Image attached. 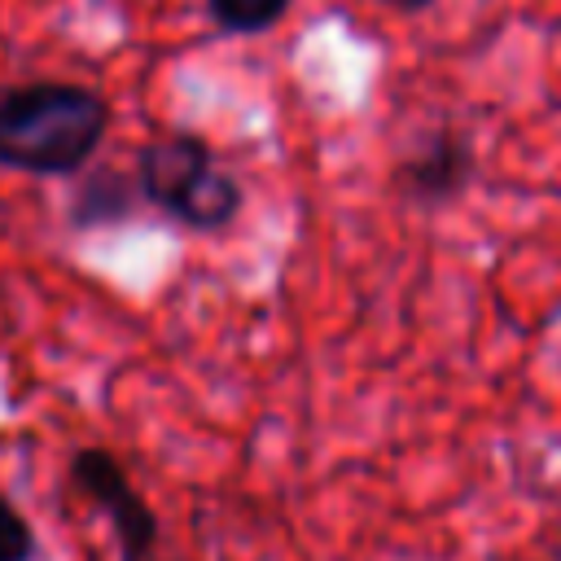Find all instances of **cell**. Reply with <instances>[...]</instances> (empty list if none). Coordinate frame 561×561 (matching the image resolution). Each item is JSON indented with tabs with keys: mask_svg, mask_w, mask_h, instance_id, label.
Here are the masks:
<instances>
[{
	"mask_svg": "<svg viewBox=\"0 0 561 561\" xmlns=\"http://www.w3.org/2000/svg\"><path fill=\"white\" fill-rule=\"evenodd\" d=\"M110 105L83 83H22L0 96V167L70 175L105 140Z\"/></svg>",
	"mask_w": 561,
	"mask_h": 561,
	"instance_id": "obj_1",
	"label": "cell"
},
{
	"mask_svg": "<svg viewBox=\"0 0 561 561\" xmlns=\"http://www.w3.org/2000/svg\"><path fill=\"white\" fill-rule=\"evenodd\" d=\"M136 188L149 206L193 232L228 228L241 210V184L215 162L210 145L193 131H171L136 153Z\"/></svg>",
	"mask_w": 561,
	"mask_h": 561,
	"instance_id": "obj_2",
	"label": "cell"
},
{
	"mask_svg": "<svg viewBox=\"0 0 561 561\" xmlns=\"http://www.w3.org/2000/svg\"><path fill=\"white\" fill-rule=\"evenodd\" d=\"M70 486L110 522L123 561H149L158 543V517L145 504V495L131 486L114 451L105 447H79L70 456Z\"/></svg>",
	"mask_w": 561,
	"mask_h": 561,
	"instance_id": "obj_3",
	"label": "cell"
},
{
	"mask_svg": "<svg viewBox=\"0 0 561 561\" xmlns=\"http://www.w3.org/2000/svg\"><path fill=\"white\" fill-rule=\"evenodd\" d=\"M469 175H473V153H469V145H465L460 136H451V131L430 136L416 153H408V158L399 162V188H403L412 202H425V206L456 197V193L469 184Z\"/></svg>",
	"mask_w": 561,
	"mask_h": 561,
	"instance_id": "obj_4",
	"label": "cell"
},
{
	"mask_svg": "<svg viewBox=\"0 0 561 561\" xmlns=\"http://www.w3.org/2000/svg\"><path fill=\"white\" fill-rule=\"evenodd\" d=\"M136 180L118 175V171H92L75 202H70V224L75 228H96V224H114V219H127L131 215V202H136Z\"/></svg>",
	"mask_w": 561,
	"mask_h": 561,
	"instance_id": "obj_5",
	"label": "cell"
},
{
	"mask_svg": "<svg viewBox=\"0 0 561 561\" xmlns=\"http://www.w3.org/2000/svg\"><path fill=\"white\" fill-rule=\"evenodd\" d=\"M210 9V22L219 31H232V35H259V31H272L289 0H206Z\"/></svg>",
	"mask_w": 561,
	"mask_h": 561,
	"instance_id": "obj_6",
	"label": "cell"
},
{
	"mask_svg": "<svg viewBox=\"0 0 561 561\" xmlns=\"http://www.w3.org/2000/svg\"><path fill=\"white\" fill-rule=\"evenodd\" d=\"M35 557V535L26 517L0 495V561H31Z\"/></svg>",
	"mask_w": 561,
	"mask_h": 561,
	"instance_id": "obj_7",
	"label": "cell"
},
{
	"mask_svg": "<svg viewBox=\"0 0 561 561\" xmlns=\"http://www.w3.org/2000/svg\"><path fill=\"white\" fill-rule=\"evenodd\" d=\"M386 4H394V9H403V13H416V9H425V4H434V0H386Z\"/></svg>",
	"mask_w": 561,
	"mask_h": 561,
	"instance_id": "obj_8",
	"label": "cell"
}]
</instances>
